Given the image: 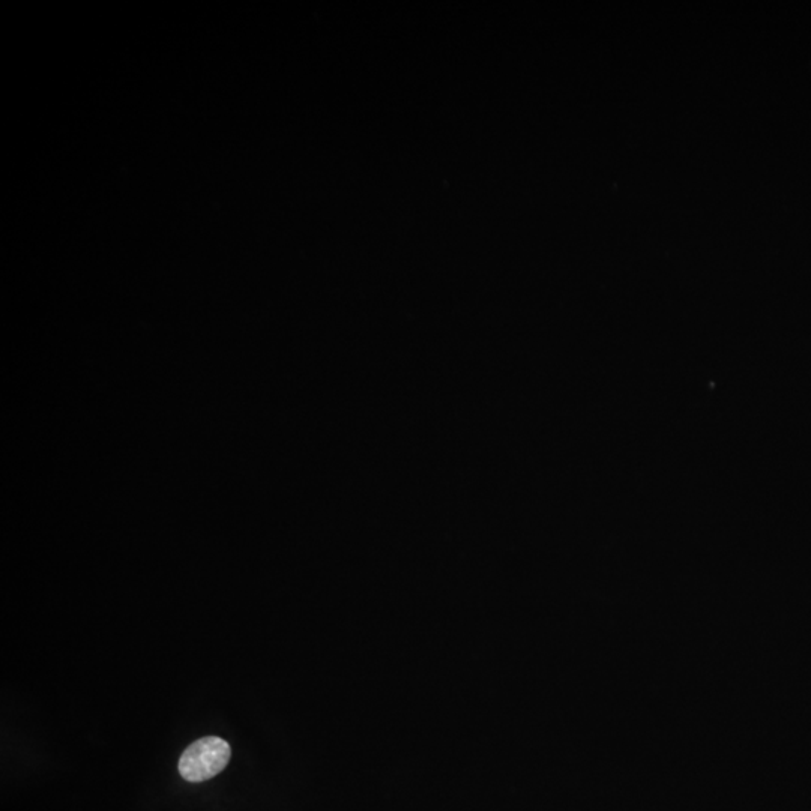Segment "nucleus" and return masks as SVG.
Masks as SVG:
<instances>
[{
	"mask_svg": "<svg viewBox=\"0 0 811 811\" xmlns=\"http://www.w3.org/2000/svg\"><path fill=\"white\" fill-rule=\"evenodd\" d=\"M232 757L229 742L217 736H206L193 742L179 759V774L190 783L211 780L224 771Z\"/></svg>",
	"mask_w": 811,
	"mask_h": 811,
	"instance_id": "f257e3e1",
	"label": "nucleus"
}]
</instances>
